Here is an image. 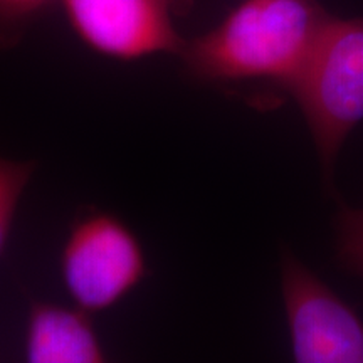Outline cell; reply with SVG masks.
<instances>
[{"label": "cell", "mask_w": 363, "mask_h": 363, "mask_svg": "<svg viewBox=\"0 0 363 363\" xmlns=\"http://www.w3.org/2000/svg\"><path fill=\"white\" fill-rule=\"evenodd\" d=\"M326 19L316 0H242L214 29L185 40L179 57L203 83L266 81L289 89Z\"/></svg>", "instance_id": "1"}, {"label": "cell", "mask_w": 363, "mask_h": 363, "mask_svg": "<svg viewBox=\"0 0 363 363\" xmlns=\"http://www.w3.org/2000/svg\"><path fill=\"white\" fill-rule=\"evenodd\" d=\"M289 91L330 175L347 136L363 120V19L328 16Z\"/></svg>", "instance_id": "2"}, {"label": "cell", "mask_w": 363, "mask_h": 363, "mask_svg": "<svg viewBox=\"0 0 363 363\" xmlns=\"http://www.w3.org/2000/svg\"><path fill=\"white\" fill-rule=\"evenodd\" d=\"M147 274L142 242L120 217L91 211L72 222L61 251V276L76 306L91 315L110 310Z\"/></svg>", "instance_id": "3"}, {"label": "cell", "mask_w": 363, "mask_h": 363, "mask_svg": "<svg viewBox=\"0 0 363 363\" xmlns=\"http://www.w3.org/2000/svg\"><path fill=\"white\" fill-rule=\"evenodd\" d=\"M78 38L101 56L136 61L153 54L179 56L185 40L179 22L195 0H61Z\"/></svg>", "instance_id": "4"}, {"label": "cell", "mask_w": 363, "mask_h": 363, "mask_svg": "<svg viewBox=\"0 0 363 363\" xmlns=\"http://www.w3.org/2000/svg\"><path fill=\"white\" fill-rule=\"evenodd\" d=\"M281 291L294 360L363 363V323L294 254L281 257Z\"/></svg>", "instance_id": "5"}, {"label": "cell", "mask_w": 363, "mask_h": 363, "mask_svg": "<svg viewBox=\"0 0 363 363\" xmlns=\"http://www.w3.org/2000/svg\"><path fill=\"white\" fill-rule=\"evenodd\" d=\"M91 313L79 306L33 301L27 316L26 360L30 363H101L106 353Z\"/></svg>", "instance_id": "6"}, {"label": "cell", "mask_w": 363, "mask_h": 363, "mask_svg": "<svg viewBox=\"0 0 363 363\" xmlns=\"http://www.w3.org/2000/svg\"><path fill=\"white\" fill-rule=\"evenodd\" d=\"M35 170L38 163L34 160L0 157V254L6 249L17 207Z\"/></svg>", "instance_id": "7"}, {"label": "cell", "mask_w": 363, "mask_h": 363, "mask_svg": "<svg viewBox=\"0 0 363 363\" xmlns=\"http://www.w3.org/2000/svg\"><path fill=\"white\" fill-rule=\"evenodd\" d=\"M56 0H0V54L21 44L27 30Z\"/></svg>", "instance_id": "8"}, {"label": "cell", "mask_w": 363, "mask_h": 363, "mask_svg": "<svg viewBox=\"0 0 363 363\" xmlns=\"http://www.w3.org/2000/svg\"><path fill=\"white\" fill-rule=\"evenodd\" d=\"M340 256L347 266L363 276V208L345 211L338 225Z\"/></svg>", "instance_id": "9"}]
</instances>
